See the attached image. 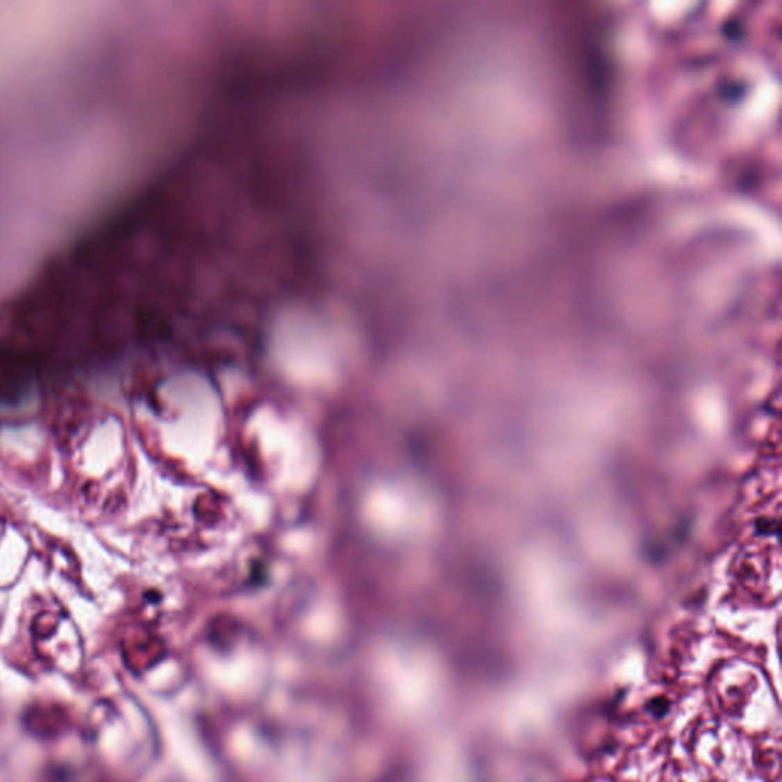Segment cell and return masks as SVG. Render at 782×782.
<instances>
[]
</instances>
